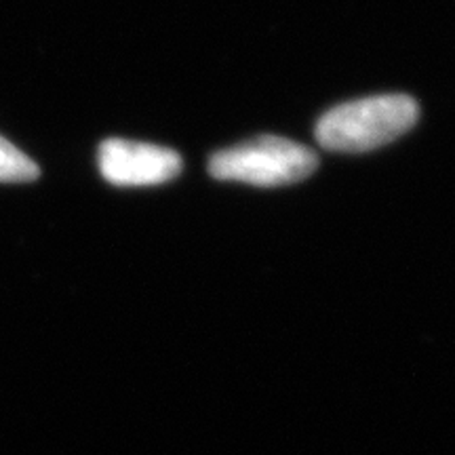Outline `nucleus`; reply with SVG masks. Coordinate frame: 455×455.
Listing matches in <instances>:
<instances>
[{"label": "nucleus", "mask_w": 455, "mask_h": 455, "mask_svg": "<svg viewBox=\"0 0 455 455\" xmlns=\"http://www.w3.org/2000/svg\"><path fill=\"white\" fill-rule=\"evenodd\" d=\"M418 118V101L403 93L346 101L323 114L316 141L331 152H369L405 135Z\"/></svg>", "instance_id": "obj_1"}, {"label": "nucleus", "mask_w": 455, "mask_h": 455, "mask_svg": "<svg viewBox=\"0 0 455 455\" xmlns=\"http://www.w3.org/2000/svg\"><path fill=\"white\" fill-rule=\"evenodd\" d=\"M181 156L156 144L106 140L100 146V171L114 186H158L181 173Z\"/></svg>", "instance_id": "obj_3"}, {"label": "nucleus", "mask_w": 455, "mask_h": 455, "mask_svg": "<svg viewBox=\"0 0 455 455\" xmlns=\"http://www.w3.org/2000/svg\"><path fill=\"white\" fill-rule=\"evenodd\" d=\"M318 167V156L306 148L278 135H261L258 140L215 152L209 161V173L215 180L275 188L306 180Z\"/></svg>", "instance_id": "obj_2"}, {"label": "nucleus", "mask_w": 455, "mask_h": 455, "mask_svg": "<svg viewBox=\"0 0 455 455\" xmlns=\"http://www.w3.org/2000/svg\"><path fill=\"white\" fill-rule=\"evenodd\" d=\"M38 175V164L0 135V181H32Z\"/></svg>", "instance_id": "obj_4"}]
</instances>
